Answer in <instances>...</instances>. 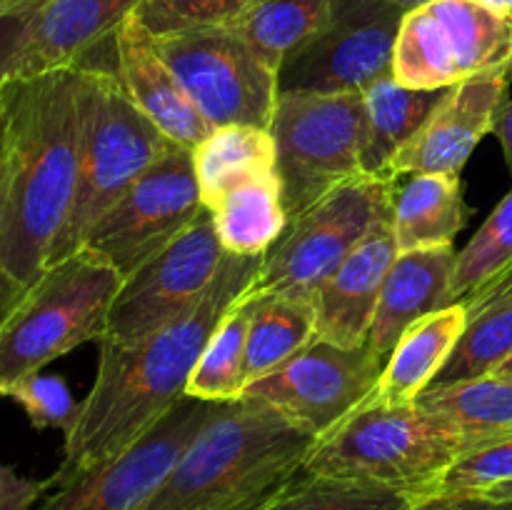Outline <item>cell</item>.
<instances>
[{
    "instance_id": "cell-1",
    "label": "cell",
    "mask_w": 512,
    "mask_h": 510,
    "mask_svg": "<svg viewBox=\"0 0 512 510\" xmlns=\"http://www.w3.org/2000/svg\"><path fill=\"white\" fill-rule=\"evenodd\" d=\"M263 255H225L213 285L185 313L133 345L98 340V370L65 435L53 485L118 458L153 430L180 400L220 320L250 293Z\"/></svg>"
},
{
    "instance_id": "cell-2",
    "label": "cell",
    "mask_w": 512,
    "mask_h": 510,
    "mask_svg": "<svg viewBox=\"0 0 512 510\" xmlns=\"http://www.w3.org/2000/svg\"><path fill=\"white\" fill-rule=\"evenodd\" d=\"M3 263L28 293L53 263L80 168V68L0 83Z\"/></svg>"
},
{
    "instance_id": "cell-3",
    "label": "cell",
    "mask_w": 512,
    "mask_h": 510,
    "mask_svg": "<svg viewBox=\"0 0 512 510\" xmlns=\"http://www.w3.org/2000/svg\"><path fill=\"white\" fill-rule=\"evenodd\" d=\"M313 443L263 405L225 403L140 510H258L303 473Z\"/></svg>"
},
{
    "instance_id": "cell-4",
    "label": "cell",
    "mask_w": 512,
    "mask_h": 510,
    "mask_svg": "<svg viewBox=\"0 0 512 510\" xmlns=\"http://www.w3.org/2000/svg\"><path fill=\"white\" fill-rule=\"evenodd\" d=\"M478 440L453 420L415 405L365 403L318 438L303 473L378 485L423 503L445 470Z\"/></svg>"
},
{
    "instance_id": "cell-5",
    "label": "cell",
    "mask_w": 512,
    "mask_h": 510,
    "mask_svg": "<svg viewBox=\"0 0 512 510\" xmlns=\"http://www.w3.org/2000/svg\"><path fill=\"white\" fill-rule=\"evenodd\" d=\"M80 68V168L73 210L53 263L78 253L98 220L158 163L173 140L130 100L115 70L98 63ZM50 263V265H53Z\"/></svg>"
},
{
    "instance_id": "cell-6",
    "label": "cell",
    "mask_w": 512,
    "mask_h": 510,
    "mask_svg": "<svg viewBox=\"0 0 512 510\" xmlns=\"http://www.w3.org/2000/svg\"><path fill=\"white\" fill-rule=\"evenodd\" d=\"M123 275L80 248L48 265L0 328V388L108 335Z\"/></svg>"
},
{
    "instance_id": "cell-7",
    "label": "cell",
    "mask_w": 512,
    "mask_h": 510,
    "mask_svg": "<svg viewBox=\"0 0 512 510\" xmlns=\"http://www.w3.org/2000/svg\"><path fill=\"white\" fill-rule=\"evenodd\" d=\"M400 178L358 175L295 215L263 255L250 293L313 303L320 285L345 263L370 230L393 215Z\"/></svg>"
},
{
    "instance_id": "cell-8",
    "label": "cell",
    "mask_w": 512,
    "mask_h": 510,
    "mask_svg": "<svg viewBox=\"0 0 512 510\" xmlns=\"http://www.w3.org/2000/svg\"><path fill=\"white\" fill-rule=\"evenodd\" d=\"M270 133L290 220L363 175L368 113L360 93L278 95Z\"/></svg>"
},
{
    "instance_id": "cell-9",
    "label": "cell",
    "mask_w": 512,
    "mask_h": 510,
    "mask_svg": "<svg viewBox=\"0 0 512 510\" xmlns=\"http://www.w3.org/2000/svg\"><path fill=\"white\" fill-rule=\"evenodd\" d=\"M153 45L213 128L255 125L270 130L278 105V73L233 25L160 35Z\"/></svg>"
},
{
    "instance_id": "cell-10",
    "label": "cell",
    "mask_w": 512,
    "mask_h": 510,
    "mask_svg": "<svg viewBox=\"0 0 512 510\" xmlns=\"http://www.w3.org/2000/svg\"><path fill=\"white\" fill-rule=\"evenodd\" d=\"M512 18L478 0H430L408 10L393 55L405 88L443 90L473 75L510 68Z\"/></svg>"
},
{
    "instance_id": "cell-11",
    "label": "cell",
    "mask_w": 512,
    "mask_h": 510,
    "mask_svg": "<svg viewBox=\"0 0 512 510\" xmlns=\"http://www.w3.org/2000/svg\"><path fill=\"white\" fill-rule=\"evenodd\" d=\"M385 358L368 343L358 348L313 338L273 373L245 385L243 398L273 410L310 438H323L363 408L375 393Z\"/></svg>"
},
{
    "instance_id": "cell-12",
    "label": "cell",
    "mask_w": 512,
    "mask_h": 510,
    "mask_svg": "<svg viewBox=\"0 0 512 510\" xmlns=\"http://www.w3.org/2000/svg\"><path fill=\"white\" fill-rule=\"evenodd\" d=\"M405 13L385 0H335L328 23L280 63L278 95H363L393 73Z\"/></svg>"
},
{
    "instance_id": "cell-13",
    "label": "cell",
    "mask_w": 512,
    "mask_h": 510,
    "mask_svg": "<svg viewBox=\"0 0 512 510\" xmlns=\"http://www.w3.org/2000/svg\"><path fill=\"white\" fill-rule=\"evenodd\" d=\"M203 213L193 150L173 143L98 220L83 248L128 278Z\"/></svg>"
},
{
    "instance_id": "cell-14",
    "label": "cell",
    "mask_w": 512,
    "mask_h": 510,
    "mask_svg": "<svg viewBox=\"0 0 512 510\" xmlns=\"http://www.w3.org/2000/svg\"><path fill=\"white\" fill-rule=\"evenodd\" d=\"M225 255L205 210L178 240L123 278L105 340L133 345L178 318L213 285Z\"/></svg>"
},
{
    "instance_id": "cell-15",
    "label": "cell",
    "mask_w": 512,
    "mask_h": 510,
    "mask_svg": "<svg viewBox=\"0 0 512 510\" xmlns=\"http://www.w3.org/2000/svg\"><path fill=\"white\" fill-rule=\"evenodd\" d=\"M223 405L185 395L133 448L53 485L35 510H140L190 440Z\"/></svg>"
},
{
    "instance_id": "cell-16",
    "label": "cell",
    "mask_w": 512,
    "mask_h": 510,
    "mask_svg": "<svg viewBox=\"0 0 512 510\" xmlns=\"http://www.w3.org/2000/svg\"><path fill=\"white\" fill-rule=\"evenodd\" d=\"M510 80V68H495L445 88L428 120L395 155L390 175L463 173L480 140L493 133L500 105L508 100Z\"/></svg>"
},
{
    "instance_id": "cell-17",
    "label": "cell",
    "mask_w": 512,
    "mask_h": 510,
    "mask_svg": "<svg viewBox=\"0 0 512 510\" xmlns=\"http://www.w3.org/2000/svg\"><path fill=\"white\" fill-rule=\"evenodd\" d=\"M138 3L140 0H45L30 15L5 80L78 68L113 38Z\"/></svg>"
},
{
    "instance_id": "cell-18",
    "label": "cell",
    "mask_w": 512,
    "mask_h": 510,
    "mask_svg": "<svg viewBox=\"0 0 512 510\" xmlns=\"http://www.w3.org/2000/svg\"><path fill=\"white\" fill-rule=\"evenodd\" d=\"M395 258L398 245L388 215L315 293V335L343 348L363 345Z\"/></svg>"
},
{
    "instance_id": "cell-19",
    "label": "cell",
    "mask_w": 512,
    "mask_h": 510,
    "mask_svg": "<svg viewBox=\"0 0 512 510\" xmlns=\"http://www.w3.org/2000/svg\"><path fill=\"white\" fill-rule=\"evenodd\" d=\"M115 75L135 105L163 130L175 145L195 150L213 125L198 113L168 65L155 53L148 30L130 15L113 35Z\"/></svg>"
},
{
    "instance_id": "cell-20",
    "label": "cell",
    "mask_w": 512,
    "mask_h": 510,
    "mask_svg": "<svg viewBox=\"0 0 512 510\" xmlns=\"http://www.w3.org/2000/svg\"><path fill=\"white\" fill-rule=\"evenodd\" d=\"M455 260L458 250L453 245L398 253L388 270L373 325L365 340L380 358L388 360L395 343L403 338L410 325L455 303L450 293Z\"/></svg>"
},
{
    "instance_id": "cell-21",
    "label": "cell",
    "mask_w": 512,
    "mask_h": 510,
    "mask_svg": "<svg viewBox=\"0 0 512 510\" xmlns=\"http://www.w3.org/2000/svg\"><path fill=\"white\" fill-rule=\"evenodd\" d=\"M465 323H468L465 305L458 300L410 325L385 360V368L368 403L388 405V408L418 403L420 395L443 375L445 365L453 358L465 333Z\"/></svg>"
},
{
    "instance_id": "cell-22",
    "label": "cell",
    "mask_w": 512,
    "mask_h": 510,
    "mask_svg": "<svg viewBox=\"0 0 512 510\" xmlns=\"http://www.w3.org/2000/svg\"><path fill=\"white\" fill-rule=\"evenodd\" d=\"M465 333L435 383L490 378L512 355V263L465 295Z\"/></svg>"
},
{
    "instance_id": "cell-23",
    "label": "cell",
    "mask_w": 512,
    "mask_h": 510,
    "mask_svg": "<svg viewBox=\"0 0 512 510\" xmlns=\"http://www.w3.org/2000/svg\"><path fill=\"white\" fill-rule=\"evenodd\" d=\"M205 210L213 218L225 253L240 258L268 253L290 223L278 170L250 175L230 185L210 200Z\"/></svg>"
},
{
    "instance_id": "cell-24",
    "label": "cell",
    "mask_w": 512,
    "mask_h": 510,
    "mask_svg": "<svg viewBox=\"0 0 512 510\" xmlns=\"http://www.w3.org/2000/svg\"><path fill=\"white\" fill-rule=\"evenodd\" d=\"M473 218L465 203L460 175L420 173L398 180L393 230L398 253L453 245L455 235Z\"/></svg>"
},
{
    "instance_id": "cell-25",
    "label": "cell",
    "mask_w": 512,
    "mask_h": 510,
    "mask_svg": "<svg viewBox=\"0 0 512 510\" xmlns=\"http://www.w3.org/2000/svg\"><path fill=\"white\" fill-rule=\"evenodd\" d=\"M443 90L405 88L395 75L375 80L363 93L365 113H368V143L363 153V173L393 178L390 163L405 143L428 120L435 105L443 98Z\"/></svg>"
},
{
    "instance_id": "cell-26",
    "label": "cell",
    "mask_w": 512,
    "mask_h": 510,
    "mask_svg": "<svg viewBox=\"0 0 512 510\" xmlns=\"http://www.w3.org/2000/svg\"><path fill=\"white\" fill-rule=\"evenodd\" d=\"M313 338L318 335H315V308L310 300L253 295V315L248 328V348H245V385L273 373Z\"/></svg>"
},
{
    "instance_id": "cell-27",
    "label": "cell",
    "mask_w": 512,
    "mask_h": 510,
    "mask_svg": "<svg viewBox=\"0 0 512 510\" xmlns=\"http://www.w3.org/2000/svg\"><path fill=\"white\" fill-rule=\"evenodd\" d=\"M200 200L208 205L225 188L275 170L273 133L255 125H220L193 150Z\"/></svg>"
},
{
    "instance_id": "cell-28",
    "label": "cell",
    "mask_w": 512,
    "mask_h": 510,
    "mask_svg": "<svg viewBox=\"0 0 512 510\" xmlns=\"http://www.w3.org/2000/svg\"><path fill=\"white\" fill-rule=\"evenodd\" d=\"M333 5L335 0H250L233 28L278 73L285 55L328 23Z\"/></svg>"
},
{
    "instance_id": "cell-29",
    "label": "cell",
    "mask_w": 512,
    "mask_h": 510,
    "mask_svg": "<svg viewBox=\"0 0 512 510\" xmlns=\"http://www.w3.org/2000/svg\"><path fill=\"white\" fill-rule=\"evenodd\" d=\"M253 295H245L215 328L188 380L185 395L210 403H235L245 390V348Z\"/></svg>"
},
{
    "instance_id": "cell-30",
    "label": "cell",
    "mask_w": 512,
    "mask_h": 510,
    "mask_svg": "<svg viewBox=\"0 0 512 510\" xmlns=\"http://www.w3.org/2000/svg\"><path fill=\"white\" fill-rule=\"evenodd\" d=\"M415 500L378 485L300 473L258 510H408Z\"/></svg>"
},
{
    "instance_id": "cell-31",
    "label": "cell",
    "mask_w": 512,
    "mask_h": 510,
    "mask_svg": "<svg viewBox=\"0 0 512 510\" xmlns=\"http://www.w3.org/2000/svg\"><path fill=\"white\" fill-rule=\"evenodd\" d=\"M512 263V188L503 200L495 205L478 233L468 240L463 250H458L453 273V300H463L473 293L480 283L493 278Z\"/></svg>"
},
{
    "instance_id": "cell-32",
    "label": "cell",
    "mask_w": 512,
    "mask_h": 510,
    "mask_svg": "<svg viewBox=\"0 0 512 510\" xmlns=\"http://www.w3.org/2000/svg\"><path fill=\"white\" fill-rule=\"evenodd\" d=\"M512 480V435L480 443L460 455L435 485L430 498L475 500ZM428 498V500H430Z\"/></svg>"
},
{
    "instance_id": "cell-33",
    "label": "cell",
    "mask_w": 512,
    "mask_h": 510,
    "mask_svg": "<svg viewBox=\"0 0 512 510\" xmlns=\"http://www.w3.org/2000/svg\"><path fill=\"white\" fill-rule=\"evenodd\" d=\"M250 0H140L133 18L153 38L238 23Z\"/></svg>"
},
{
    "instance_id": "cell-34",
    "label": "cell",
    "mask_w": 512,
    "mask_h": 510,
    "mask_svg": "<svg viewBox=\"0 0 512 510\" xmlns=\"http://www.w3.org/2000/svg\"><path fill=\"white\" fill-rule=\"evenodd\" d=\"M0 398H10L23 408L35 430H60L68 435L80 415V403L58 375H25L0 388Z\"/></svg>"
},
{
    "instance_id": "cell-35",
    "label": "cell",
    "mask_w": 512,
    "mask_h": 510,
    "mask_svg": "<svg viewBox=\"0 0 512 510\" xmlns=\"http://www.w3.org/2000/svg\"><path fill=\"white\" fill-rule=\"evenodd\" d=\"M53 490V480L25 478L10 465H0V510H35Z\"/></svg>"
},
{
    "instance_id": "cell-36",
    "label": "cell",
    "mask_w": 512,
    "mask_h": 510,
    "mask_svg": "<svg viewBox=\"0 0 512 510\" xmlns=\"http://www.w3.org/2000/svg\"><path fill=\"white\" fill-rule=\"evenodd\" d=\"M3 153H5V125H3V100H0V328L10 318L18 303L23 300V290L10 280L3 263Z\"/></svg>"
},
{
    "instance_id": "cell-37",
    "label": "cell",
    "mask_w": 512,
    "mask_h": 510,
    "mask_svg": "<svg viewBox=\"0 0 512 510\" xmlns=\"http://www.w3.org/2000/svg\"><path fill=\"white\" fill-rule=\"evenodd\" d=\"M43 3H35V5H28V8H20V10H13V13L0 15V83L5 80L10 58H13L15 48H18L20 35H23L30 15H33Z\"/></svg>"
},
{
    "instance_id": "cell-38",
    "label": "cell",
    "mask_w": 512,
    "mask_h": 510,
    "mask_svg": "<svg viewBox=\"0 0 512 510\" xmlns=\"http://www.w3.org/2000/svg\"><path fill=\"white\" fill-rule=\"evenodd\" d=\"M495 138L500 140V148H503L505 163L512 170V100L508 98L498 110V118H495V128H493Z\"/></svg>"
},
{
    "instance_id": "cell-39",
    "label": "cell",
    "mask_w": 512,
    "mask_h": 510,
    "mask_svg": "<svg viewBox=\"0 0 512 510\" xmlns=\"http://www.w3.org/2000/svg\"><path fill=\"white\" fill-rule=\"evenodd\" d=\"M415 505H418V510H468L463 500H450V498H430Z\"/></svg>"
},
{
    "instance_id": "cell-40",
    "label": "cell",
    "mask_w": 512,
    "mask_h": 510,
    "mask_svg": "<svg viewBox=\"0 0 512 510\" xmlns=\"http://www.w3.org/2000/svg\"><path fill=\"white\" fill-rule=\"evenodd\" d=\"M463 503L468 510H512V498H508V500L475 498V500H463Z\"/></svg>"
},
{
    "instance_id": "cell-41",
    "label": "cell",
    "mask_w": 512,
    "mask_h": 510,
    "mask_svg": "<svg viewBox=\"0 0 512 510\" xmlns=\"http://www.w3.org/2000/svg\"><path fill=\"white\" fill-rule=\"evenodd\" d=\"M478 3H483L485 8L503 15V18H512V0H478Z\"/></svg>"
},
{
    "instance_id": "cell-42",
    "label": "cell",
    "mask_w": 512,
    "mask_h": 510,
    "mask_svg": "<svg viewBox=\"0 0 512 510\" xmlns=\"http://www.w3.org/2000/svg\"><path fill=\"white\" fill-rule=\"evenodd\" d=\"M35 3H43V0H0V15L13 13V10H20V8H28V5H35Z\"/></svg>"
},
{
    "instance_id": "cell-43",
    "label": "cell",
    "mask_w": 512,
    "mask_h": 510,
    "mask_svg": "<svg viewBox=\"0 0 512 510\" xmlns=\"http://www.w3.org/2000/svg\"><path fill=\"white\" fill-rule=\"evenodd\" d=\"M508 498H512V480L510 483L500 485V488L490 490V493L485 495V500H508Z\"/></svg>"
},
{
    "instance_id": "cell-44",
    "label": "cell",
    "mask_w": 512,
    "mask_h": 510,
    "mask_svg": "<svg viewBox=\"0 0 512 510\" xmlns=\"http://www.w3.org/2000/svg\"><path fill=\"white\" fill-rule=\"evenodd\" d=\"M493 375H495V378H505V380H512V355H510L508 360H505L503 365H500L498 370H495Z\"/></svg>"
},
{
    "instance_id": "cell-45",
    "label": "cell",
    "mask_w": 512,
    "mask_h": 510,
    "mask_svg": "<svg viewBox=\"0 0 512 510\" xmlns=\"http://www.w3.org/2000/svg\"><path fill=\"white\" fill-rule=\"evenodd\" d=\"M385 3H393V5H400V8H405V10H413V8H418V5L430 3V0H385Z\"/></svg>"
},
{
    "instance_id": "cell-46",
    "label": "cell",
    "mask_w": 512,
    "mask_h": 510,
    "mask_svg": "<svg viewBox=\"0 0 512 510\" xmlns=\"http://www.w3.org/2000/svg\"><path fill=\"white\" fill-rule=\"evenodd\" d=\"M408 510H418V505H413V508H408Z\"/></svg>"
},
{
    "instance_id": "cell-47",
    "label": "cell",
    "mask_w": 512,
    "mask_h": 510,
    "mask_svg": "<svg viewBox=\"0 0 512 510\" xmlns=\"http://www.w3.org/2000/svg\"><path fill=\"white\" fill-rule=\"evenodd\" d=\"M510 73H512V58H510Z\"/></svg>"
}]
</instances>
